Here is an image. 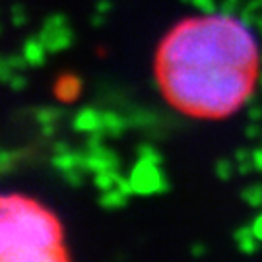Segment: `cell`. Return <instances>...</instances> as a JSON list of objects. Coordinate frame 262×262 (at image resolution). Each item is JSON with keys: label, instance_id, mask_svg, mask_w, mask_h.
<instances>
[{"label": "cell", "instance_id": "6da1fadb", "mask_svg": "<svg viewBox=\"0 0 262 262\" xmlns=\"http://www.w3.org/2000/svg\"><path fill=\"white\" fill-rule=\"evenodd\" d=\"M247 24L220 14L179 26L159 51V78L169 101L217 117L251 97L256 47Z\"/></svg>", "mask_w": 262, "mask_h": 262}, {"label": "cell", "instance_id": "7a4b0ae2", "mask_svg": "<svg viewBox=\"0 0 262 262\" xmlns=\"http://www.w3.org/2000/svg\"><path fill=\"white\" fill-rule=\"evenodd\" d=\"M58 243V225L45 210L18 196L2 200L4 260H56Z\"/></svg>", "mask_w": 262, "mask_h": 262}, {"label": "cell", "instance_id": "3957f363", "mask_svg": "<svg viewBox=\"0 0 262 262\" xmlns=\"http://www.w3.org/2000/svg\"><path fill=\"white\" fill-rule=\"evenodd\" d=\"M130 185L132 190L138 194H158V192H165L169 188L167 179L161 173L159 163L146 161V159H138L136 167L132 169Z\"/></svg>", "mask_w": 262, "mask_h": 262}, {"label": "cell", "instance_id": "277c9868", "mask_svg": "<svg viewBox=\"0 0 262 262\" xmlns=\"http://www.w3.org/2000/svg\"><path fill=\"white\" fill-rule=\"evenodd\" d=\"M39 37L43 39V43L47 45L49 53H58V51H64L72 45L74 33L68 28L66 18L62 14H53L43 21Z\"/></svg>", "mask_w": 262, "mask_h": 262}, {"label": "cell", "instance_id": "5b68a950", "mask_svg": "<svg viewBox=\"0 0 262 262\" xmlns=\"http://www.w3.org/2000/svg\"><path fill=\"white\" fill-rule=\"evenodd\" d=\"M84 169L94 175L97 171H105V169H119V158L115 156V151L107 150L105 144L97 146V148H85Z\"/></svg>", "mask_w": 262, "mask_h": 262}, {"label": "cell", "instance_id": "8992f818", "mask_svg": "<svg viewBox=\"0 0 262 262\" xmlns=\"http://www.w3.org/2000/svg\"><path fill=\"white\" fill-rule=\"evenodd\" d=\"M128 124H130L128 119L121 117L117 111L101 113V130L105 132L107 138H119V136H122Z\"/></svg>", "mask_w": 262, "mask_h": 262}, {"label": "cell", "instance_id": "52a82bcc", "mask_svg": "<svg viewBox=\"0 0 262 262\" xmlns=\"http://www.w3.org/2000/svg\"><path fill=\"white\" fill-rule=\"evenodd\" d=\"M74 128L80 132H95L101 130V113L85 107L82 111H78V115L74 117Z\"/></svg>", "mask_w": 262, "mask_h": 262}, {"label": "cell", "instance_id": "ba28073f", "mask_svg": "<svg viewBox=\"0 0 262 262\" xmlns=\"http://www.w3.org/2000/svg\"><path fill=\"white\" fill-rule=\"evenodd\" d=\"M47 53H49L47 45H45V43H43V39L37 35V37L28 39V41H26V45H24V53H21V55H24V58L28 60V64L39 66L47 60Z\"/></svg>", "mask_w": 262, "mask_h": 262}, {"label": "cell", "instance_id": "9c48e42d", "mask_svg": "<svg viewBox=\"0 0 262 262\" xmlns=\"http://www.w3.org/2000/svg\"><path fill=\"white\" fill-rule=\"evenodd\" d=\"M53 167L58 169L60 173L70 171L76 167H84V151L68 150L64 154H53Z\"/></svg>", "mask_w": 262, "mask_h": 262}, {"label": "cell", "instance_id": "30bf717a", "mask_svg": "<svg viewBox=\"0 0 262 262\" xmlns=\"http://www.w3.org/2000/svg\"><path fill=\"white\" fill-rule=\"evenodd\" d=\"M128 200V194L122 192L119 187H113L109 190H103L101 192V198H99V204L105 208V210H119L126 204Z\"/></svg>", "mask_w": 262, "mask_h": 262}, {"label": "cell", "instance_id": "8fae6325", "mask_svg": "<svg viewBox=\"0 0 262 262\" xmlns=\"http://www.w3.org/2000/svg\"><path fill=\"white\" fill-rule=\"evenodd\" d=\"M239 19L249 24V26H256L260 28L262 24V0H249L245 4L241 12H239Z\"/></svg>", "mask_w": 262, "mask_h": 262}, {"label": "cell", "instance_id": "7c38bea8", "mask_svg": "<svg viewBox=\"0 0 262 262\" xmlns=\"http://www.w3.org/2000/svg\"><path fill=\"white\" fill-rule=\"evenodd\" d=\"M233 237H235L237 247L241 249V253L253 254L254 251H256V241H258V237L254 235L253 227H241V229L235 231Z\"/></svg>", "mask_w": 262, "mask_h": 262}, {"label": "cell", "instance_id": "4fadbf2b", "mask_svg": "<svg viewBox=\"0 0 262 262\" xmlns=\"http://www.w3.org/2000/svg\"><path fill=\"white\" fill-rule=\"evenodd\" d=\"M33 117L39 126H56V122L62 119V111L56 107H41Z\"/></svg>", "mask_w": 262, "mask_h": 262}, {"label": "cell", "instance_id": "5bb4252c", "mask_svg": "<svg viewBox=\"0 0 262 262\" xmlns=\"http://www.w3.org/2000/svg\"><path fill=\"white\" fill-rule=\"evenodd\" d=\"M26 64H28V60L24 58V55L21 56H16V55L4 56L2 66H0V76H2V80L6 82L10 76L14 74V72H19Z\"/></svg>", "mask_w": 262, "mask_h": 262}, {"label": "cell", "instance_id": "9a60e30c", "mask_svg": "<svg viewBox=\"0 0 262 262\" xmlns=\"http://www.w3.org/2000/svg\"><path fill=\"white\" fill-rule=\"evenodd\" d=\"M119 179H121V175L117 173V169H105V171H97V173H95L94 183H95V187L103 192V190H109V188L117 187Z\"/></svg>", "mask_w": 262, "mask_h": 262}, {"label": "cell", "instance_id": "2e32d148", "mask_svg": "<svg viewBox=\"0 0 262 262\" xmlns=\"http://www.w3.org/2000/svg\"><path fill=\"white\" fill-rule=\"evenodd\" d=\"M156 115L146 109H138V111H132L130 117H128V122L136 128H148V126H154L156 124Z\"/></svg>", "mask_w": 262, "mask_h": 262}, {"label": "cell", "instance_id": "e0dca14e", "mask_svg": "<svg viewBox=\"0 0 262 262\" xmlns=\"http://www.w3.org/2000/svg\"><path fill=\"white\" fill-rule=\"evenodd\" d=\"M113 4L109 0H99L97 4H95V12L94 16H92V24H94L95 28H101L105 24V19L109 16V12H111Z\"/></svg>", "mask_w": 262, "mask_h": 262}, {"label": "cell", "instance_id": "ac0fdd59", "mask_svg": "<svg viewBox=\"0 0 262 262\" xmlns=\"http://www.w3.org/2000/svg\"><path fill=\"white\" fill-rule=\"evenodd\" d=\"M241 198H243L249 206H254V208L262 206V185H251V187H247L241 192Z\"/></svg>", "mask_w": 262, "mask_h": 262}, {"label": "cell", "instance_id": "d6986e66", "mask_svg": "<svg viewBox=\"0 0 262 262\" xmlns=\"http://www.w3.org/2000/svg\"><path fill=\"white\" fill-rule=\"evenodd\" d=\"M237 171V163L229 161V159H217L215 163V175L222 179V181H229L233 177V173Z\"/></svg>", "mask_w": 262, "mask_h": 262}, {"label": "cell", "instance_id": "ffe728a7", "mask_svg": "<svg viewBox=\"0 0 262 262\" xmlns=\"http://www.w3.org/2000/svg\"><path fill=\"white\" fill-rule=\"evenodd\" d=\"M190 6H194L196 10H200L202 14H217L220 10V4L215 0H183Z\"/></svg>", "mask_w": 262, "mask_h": 262}, {"label": "cell", "instance_id": "44dd1931", "mask_svg": "<svg viewBox=\"0 0 262 262\" xmlns=\"http://www.w3.org/2000/svg\"><path fill=\"white\" fill-rule=\"evenodd\" d=\"M136 154H138V159L156 161V163H159V161H161V156H159V151L156 150L151 144H140V146H138V150H136Z\"/></svg>", "mask_w": 262, "mask_h": 262}, {"label": "cell", "instance_id": "7402d4cb", "mask_svg": "<svg viewBox=\"0 0 262 262\" xmlns=\"http://www.w3.org/2000/svg\"><path fill=\"white\" fill-rule=\"evenodd\" d=\"M84 173H85L84 167H76V169H70V171H64L62 177H64V181L70 187H82V183H84Z\"/></svg>", "mask_w": 262, "mask_h": 262}, {"label": "cell", "instance_id": "603a6c76", "mask_svg": "<svg viewBox=\"0 0 262 262\" xmlns=\"http://www.w3.org/2000/svg\"><path fill=\"white\" fill-rule=\"evenodd\" d=\"M10 12H12V14H10V18H12V24H14V26H18V28H21V26L26 24V19H28L26 8H24L21 4H14Z\"/></svg>", "mask_w": 262, "mask_h": 262}, {"label": "cell", "instance_id": "cb8c5ba5", "mask_svg": "<svg viewBox=\"0 0 262 262\" xmlns=\"http://www.w3.org/2000/svg\"><path fill=\"white\" fill-rule=\"evenodd\" d=\"M6 84L10 85V90H14V92H21V90L26 88V84H28V80H26V76L21 74V72H14V74L6 80Z\"/></svg>", "mask_w": 262, "mask_h": 262}, {"label": "cell", "instance_id": "d4e9b609", "mask_svg": "<svg viewBox=\"0 0 262 262\" xmlns=\"http://www.w3.org/2000/svg\"><path fill=\"white\" fill-rule=\"evenodd\" d=\"M16 165V154H12V151H2V156H0V167L4 173H8L12 171V167Z\"/></svg>", "mask_w": 262, "mask_h": 262}, {"label": "cell", "instance_id": "484cf974", "mask_svg": "<svg viewBox=\"0 0 262 262\" xmlns=\"http://www.w3.org/2000/svg\"><path fill=\"white\" fill-rule=\"evenodd\" d=\"M245 134L251 138V140H256V138H262V128H260V122H254L251 121L247 124V128H245Z\"/></svg>", "mask_w": 262, "mask_h": 262}, {"label": "cell", "instance_id": "4316f807", "mask_svg": "<svg viewBox=\"0 0 262 262\" xmlns=\"http://www.w3.org/2000/svg\"><path fill=\"white\" fill-rule=\"evenodd\" d=\"M249 121H254V122H262V105L258 103H251L249 105Z\"/></svg>", "mask_w": 262, "mask_h": 262}, {"label": "cell", "instance_id": "83f0119b", "mask_svg": "<svg viewBox=\"0 0 262 262\" xmlns=\"http://www.w3.org/2000/svg\"><path fill=\"white\" fill-rule=\"evenodd\" d=\"M190 254L194 256V258H202L204 254H206V245H202V243H196L192 249H190Z\"/></svg>", "mask_w": 262, "mask_h": 262}, {"label": "cell", "instance_id": "f1b7e54d", "mask_svg": "<svg viewBox=\"0 0 262 262\" xmlns=\"http://www.w3.org/2000/svg\"><path fill=\"white\" fill-rule=\"evenodd\" d=\"M68 150H72L66 142H55L53 144V154H64V151H68Z\"/></svg>", "mask_w": 262, "mask_h": 262}, {"label": "cell", "instance_id": "f546056e", "mask_svg": "<svg viewBox=\"0 0 262 262\" xmlns=\"http://www.w3.org/2000/svg\"><path fill=\"white\" fill-rule=\"evenodd\" d=\"M253 231H254V235L258 237V241H262V215H258V217L254 220V224H253Z\"/></svg>", "mask_w": 262, "mask_h": 262}]
</instances>
